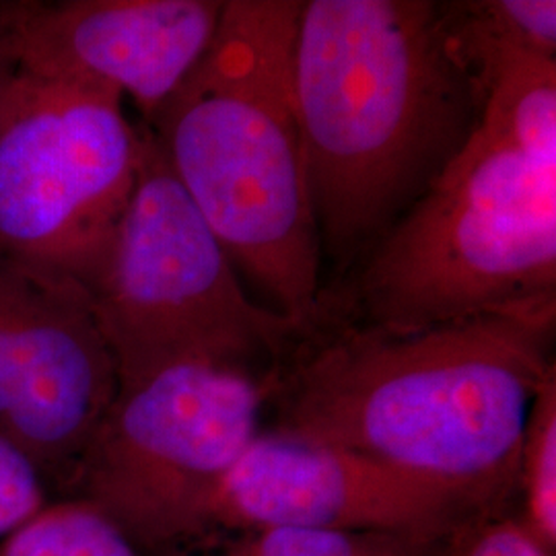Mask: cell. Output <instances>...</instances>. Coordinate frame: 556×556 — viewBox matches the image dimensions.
<instances>
[{"mask_svg":"<svg viewBox=\"0 0 556 556\" xmlns=\"http://www.w3.org/2000/svg\"><path fill=\"white\" fill-rule=\"evenodd\" d=\"M556 305L386 328L330 309L266 381L277 431L452 484L489 509L517 484L556 376Z\"/></svg>","mask_w":556,"mask_h":556,"instance_id":"obj_1","label":"cell"},{"mask_svg":"<svg viewBox=\"0 0 556 556\" xmlns=\"http://www.w3.org/2000/svg\"><path fill=\"white\" fill-rule=\"evenodd\" d=\"M0 556H140L118 528L83 498L46 503L0 540Z\"/></svg>","mask_w":556,"mask_h":556,"instance_id":"obj_12","label":"cell"},{"mask_svg":"<svg viewBox=\"0 0 556 556\" xmlns=\"http://www.w3.org/2000/svg\"><path fill=\"white\" fill-rule=\"evenodd\" d=\"M225 0H9L21 73L108 87L151 126L219 29Z\"/></svg>","mask_w":556,"mask_h":556,"instance_id":"obj_10","label":"cell"},{"mask_svg":"<svg viewBox=\"0 0 556 556\" xmlns=\"http://www.w3.org/2000/svg\"><path fill=\"white\" fill-rule=\"evenodd\" d=\"M439 15L484 98L505 60L523 54L556 60L555 0H454L439 2Z\"/></svg>","mask_w":556,"mask_h":556,"instance_id":"obj_11","label":"cell"},{"mask_svg":"<svg viewBox=\"0 0 556 556\" xmlns=\"http://www.w3.org/2000/svg\"><path fill=\"white\" fill-rule=\"evenodd\" d=\"M140 132L137 181L89 291L119 388L179 365L231 369L266 383L301 330L248 295L153 132L142 124Z\"/></svg>","mask_w":556,"mask_h":556,"instance_id":"obj_5","label":"cell"},{"mask_svg":"<svg viewBox=\"0 0 556 556\" xmlns=\"http://www.w3.org/2000/svg\"><path fill=\"white\" fill-rule=\"evenodd\" d=\"M20 75L21 68L13 52L9 29V0H0V124L4 119L13 87Z\"/></svg>","mask_w":556,"mask_h":556,"instance_id":"obj_17","label":"cell"},{"mask_svg":"<svg viewBox=\"0 0 556 556\" xmlns=\"http://www.w3.org/2000/svg\"><path fill=\"white\" fill-rule=\"evenodd\" d=\"M445 544L443 556H555L540 548L517 519L505 517H480L459 528Z\"/></svg>","mask_w":556,"mask_h":556,"instance_id":"obj_16","label":"cell"},{"mask_svg":"<svg viewBox=\"0 0 556 556\" xmlns=\"http://www.w3.org/2000/svg\"><path fill=\"white\" fill-rule=\"evenodd\" d=\"M38 470L9 441L0 438V540L46 505Z\"/></svg>","mask_w":556,"mask_h":556,"instance_id":"obj_15","label":"cell"},{"mask_svg":"<svg viewBox=\"0 0 556 556\" xmlns=\"http://www.w3.org/2000/svg\"><path fill=\"white\" fill-rule=\"evenodd\" d=\"M118 390L91 293L0 252V438L46 486L71 482Z\"/></svg>","mask_w":556,"mask_h":556,"instance_id":"obj_8","label":"cell"},{"mask_svg":"<svg viewBox=\"0 0 556 556\" xmlns=\"http://www.w3.org/2000/svg\"><path fill=\"white\" fill-rule=\"evenodd\" d=\"M301 2L225 0L206 54L147 128L233 266L303 338L324 291L291 83Z\"/></svg>","mask_w":556,"mask_h":556,"instance_id":"obj_4","label":"cell"},{"mask_svg":"<svg viewBox=\"0 0 556 556\" xmlns=\"http://www.w3.org/2000/svg\"><path fill=\"white\" fill-rule=\"evenodd\" d=\"M556 305V60L514 56L477 130L363 258L353 318L386 328Z\"/></svg>","mask_w":556,"mask_h":556,"instance_id":"obj_3","label":"cell"},{"mask_svg":"<svg viewBox=\"0 0 556 556\" xmlns=\"http://www.w3.org/2000/svg\"><path fill=\"white\" fill-rule=\"evenodd\" d=\"M431 546L400 538L262 528L206 556H431Z\"/></svg>","mask_w":556,"mask_h":556,"instance_id":"obj_14","label":"cell"},{"mask_svg":"<svg viewBox=\"0 0 556 556\" xmlns=\"http://www.w3.org/2000/svg\"><path fill=\"white\" fill-rule=\"evenodd\" d=\"M291 83L319 245L342 266L433 186L484 108L431 0H303Z\"/></svg>","mask_w":556,"mask_h":556,"instance_id":"obj_2","label":"cell"},{"mask_svg":"<svg viewBox=\"0 0 556 556\" xmlns=\"http://www.w3.org/2000/svg\"><path fill=\"white\" fill-rule=\"evenodd\" d=\"M521 516L517 523L540 548L556 551V376L538 392L517 466Z\"/></svg>","mask_w":556,"mask_h":556,"instance_id":"obj_13","label":"cell"},{"mask_svg":"<svg viewBox=\"0 0 556 556\" xmlns=\"http://www.w3.org/2000/svg\"><path fill=\"white\" fill-rule=\"evenodd\" d=\"M266 383L179 365L122 386L68 486L140 556L211 532L215 501L262 433Z\"/></svg>","mask_w":556,"mask_h":556,"instance_id":"obj_6","label":"cell"},{"mask_svg":"<svg viewBox=\"0 0 556 556\" xmlns=\"http://www.w3.org/2000/svg\"><path fill=\"white\" fill-rule=\"evenodd\" d=\"M140 139L116 91L21 73L0 124V252L91 291L137 181Z\"/></svg>","mask_w":556,"mask_h":556,"instance_id":"obj_7","label":"cell"},{"mask_svg":"<svg viewBox=\"0 0 556 556\" xmlns=\"http://www.w3.org/2000/svg\"><path fill=\"white\" fill-rule=\"evenodd\" d=\"M486 511L452 484L268 429L225 480L211 532L299 528L435 546Z\"/></svg>","mask_w":556,"mask_h":556,"instance_id":"obj_9","label":"cell"}]
</instances>
